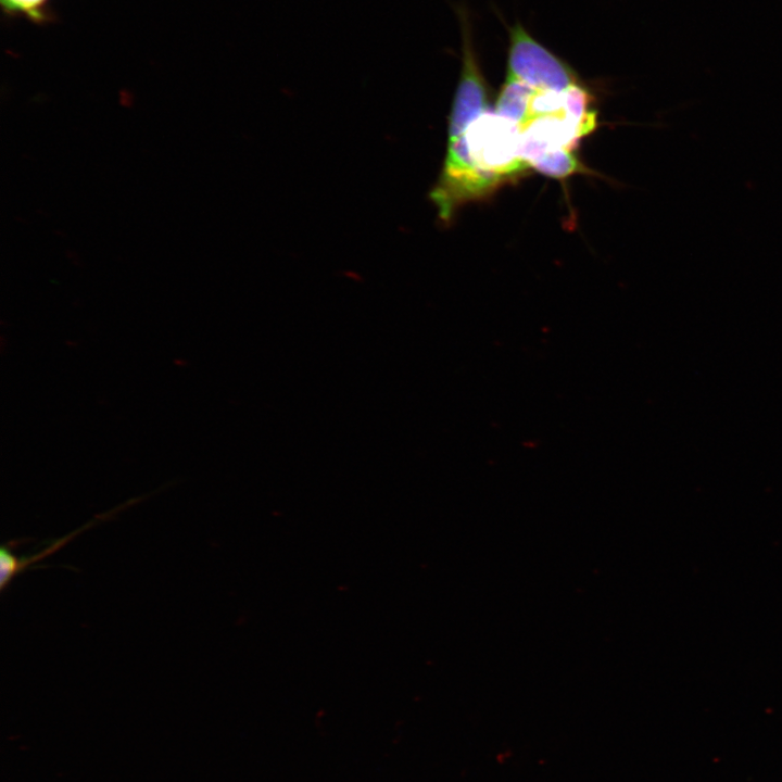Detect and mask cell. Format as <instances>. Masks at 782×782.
<instances>
[{
  "label": "cell",
  "mask_w": 782,
  "mask_h": 782,
  "mask_svg": "<svg viewBox=\"0 0 782 782\" xmlns=\"http://www.w3.org/2000/svg\"><path fill=\"white\" fill-rule=\"evenodd\" d=\"M462 34V70L449 122V139L463 135L487 108V85L472 42L471 23L463 3L454 5Z\"/></svg>",
  "instance_id": "3"
},
{
  "label": "cell",
  "mask_w": 782,
  "mask_h": 782,
  "mask_svg": "<svg viewBox=\"0 0 782 782\" xmlns=\"http://www.w3.org/2000/svg\"><path fill=\"white\" fill-rule=\"evenodd\" d=\"M520 128L519 156L529 166L546 151L559 148L572 151L582 137L572 123L559 115L534 117Z\"/></svg>",
  "instance_id": "4"
},
{
  "label": "cell",
  "mask_w": 782,
  "mask_h": 782,
  "mask_svg": "<svg viewBox=\"0 0 782 782\" xmlns=\"http://www.w3.org/2000/svg\"><path fill=\"white\" fill-rule=\"evenodd\" d=\"M530 167L543 175L559 179L588 171L571 151L562 148L546 151L533 160Z\"/></svg>",
  "instance_id": "8"
},
{
  "label": "cell",
  "mask_w": 782,
  "mask_h": 782,
  "mask_svg": "<svg viewBox=\"0 0 782 782\" xmlns=\"http://www.w3.org/2000/svg\"><path fill=\"white\" fill-rule=\"evenodd\" d=\"M520 134L517 124L496 112L485 111L463 136L477 167L507 181L530 167L519 156Z\"/></svg>",
  "instance_id": "1"
},
{
  "label": "cell",
  "mask_w": 782,
  "mask_h": 782,
  "mask_svg": "<svg viewBox=\"0 0 782 782\" xmlns=\"http://www.w3.org/2000/svg\"><path fill=\"white\" fill-rule=\"evenodd\" d=\"M94 522H90L88 525H85L80 529H77L65 537L54 541L50 546L46 547L43 551L34 554L31 556H25V557H16L11 548L8 545H2L0 551V589L1 592L4 591V589L10 584V582L15 578L16 576L21 575L25 569H27L29 566H31L34 563L39 562L40 559L47 557L48 555L54 553L61 546L66 544L68 541L72 540L76 534L80 533L84 529L91 527Z\"/></svg>",
  "instance_id": "6"
},
{
  "label": "cell",
  "mask_w": 782,
  "mask_h": 782,
  "mask_svg": "<svg viewBox=\"0 0 782 782\" xmlns=\"http://www.w3.org/2000/svg\"><path fill=\"white\" fill-rule=\"evenodd\" d=\"M535 89L515 79H506L502 87L495 112L508 121L522 126L528 121V110Z\"/></svg>",
  "instance_id": "5"
},
{
  "label": "cell",
  "mask_w": 782,
  "mask_h": 782,
  "mask_svg": "<svg viewBox=\"0 0 782 782\" xmlns=\"http://www.w3.org/2000/svg\"><path fill=\"white\" fill-rule=\"evenodd\" d=\"M52 0H0L1 10L9 18L24 17L36 25H46L55 21Z\"/></svg>",
  "instance_id": "9"
},
{
  "label": "cell",
  "mask_w": 782,
  "mask_h": 782,
  "mask_svg": "<svg viewBox=\"0 0 782 782\" xmlns=\"http://www.w3.org/2000/svg\"><path fill=\"white\" fill-rule=\"evenodd\" d=\"M535 90L562 92L578 84L575 71L538 42L522 25L509 27L507 77Z\"/></svg>",
  "instance_id": "2"
},
{
  "label": "cell",
  "mask_w": 782,
  "mask_h": 782,
  "mask_svg": "<svg viewBox=\"0 0 782 782\" xmlns=\"http://www.w3.org/2000/svg\"><path fill=\"white\" fill-rule=\"evenodd\" d=\"M564 91L535 90L528 110V121L539 116L564 115ZM527 121V122H528ZM526 122V123H527ZM525 123V124H526Z\"/></svg>",
  "instance_id": "10"
},
{
  "label": "cell",
  "mask_w": 782,
  "mask_h": 782,
  "mask_svg": "<svg viewBox=\"0 0 782 782\" xmlns=\"http://www.w3.org/2000/svg\"><path fill=\"white\" fill-rule=\"evenodd\" d=\"M564 115L583 137L596 126V112L592 109L593 98L590 91L579 84L564 91Z\"/></svg>",
  "instance_id": "7"
}]
</instances>
